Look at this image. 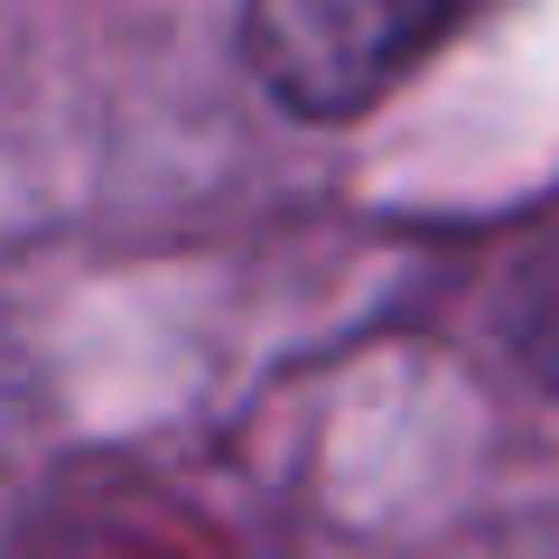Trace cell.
<instances>
[{"label": "cell", "instance_id": "cell-1", "mask_svg": "<svg viewBox=\"0 0 559 559\" xmlns=\"http://www.w3.org/2000/svg\"><path fill=\"white\" fill-rule=\"evenodd\" d=\"M476 0H242V66L299 121H355Z\"/></svg>", "mask_w": 559, "mask_h": 559}]
</instances>
